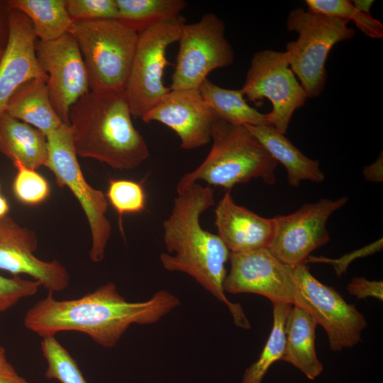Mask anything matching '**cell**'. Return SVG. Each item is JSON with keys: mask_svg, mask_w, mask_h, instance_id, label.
I'll return each mask as SVG.
<instances>
[{"mask_svg": "<svg viewBox=\"0 0 383 383\" xmlns=\"http://www.w3.org/2000/svg\"><path fill=\"white\" fill-rule=\"evenodd\" d=\"M382 249V238H380L378 240L360 249L348 253L339 259L333 260L323 257H314L310 255L307 258L306 264L308 262L330 263L333 266L337 276L340 277L343 273L345 272L348 266L354 260L374 254Z\"/></svg>", "mask_w": 383, "mask_h": 383, "instance_id": "d6a6232c", "label": "cell"}, {"mask_svg": "<svg viewBox=\"0 0 383 383\" xmlns=\"http://www.w3.org/2000/svg\"><path fill=\"white\" fill-rule=\"evenodd\" d=\"M38 247L34 231L8 215L0 217V270L13 275L27 274L48 292L65 290L70 282L66 267L57 260L45 261L37 257Z\"/></svg>", "mask_w": 383, "mask_h": 383, "instance_id": "9a60e30c", "label": "cell"}, {"mask_svg": "<svg viewBox=\"0 0 383 383\" xmlns=\"http://www.w3.org/2000/svg\"><path fill=\"white\" fill-rule=\"evenodd\" d=\"M230 271L225 277V292L264 296L272 303L293 305L295 283L293 267L277 259L268 248L230 252Z\"/></svg>", "mask_w": 383, "mask_h": 383, "instance_id": "5bb4252c", "label": "cell"}, {"mask_svg": "<svg viewBox=\"0 0 383 383\" xmlns=\"http://www.w3.org/2000/svg\"><path fill=\"white\" fill-rule=\"evenodd\" d=\"M0 152L32 170L48 167L46 135L6 112L0 115Z\"/></svg>", "mask_w": 383, "mask_h": 383, "instance_id": "ffe728a7", "label": "cell"}, {"mask_svg": "<svg viewBox=\"0 0 383 383\" xmlns=\"http://www.w3.org/2000/svg\"><path fill=\"white\" fill-rule=\"evenodd\" d=\"M9 211V205L5 197L0 195V217L6 216Z\"/></svg>", "mask_w": 383, "mask_h": 383, "instance_id": "f35d334b", "label": "cell"}, {"mask_svg": "<svg viewBox=\"0 0 383 383\" xmlns=\"http://www.w3.org/2000/svg\"><path fill=\"white\" fill-rule=\"evenodd\" d=\"M315 318L303 309L294 306L285 326V348L282 360L292 364L309 379L318 377L323 370L316 348Z\"/></svg>", "mask_w": 383, "mask_h": 383, "instance_id": "d6986e66", "label": "cell"}, {"mask_svg": "<svg viewBox=\"0 0 383 383\" xmlns=\"http://www.w3.org/2000/svg\"><path fill=\"white\" fill-rule=\"evenodd\" d=\"M40 287V283L34 279L18 275L11 278L0 275V313L13 307L22 299L35 295Z\"/></svg>", "mask_w": 383, "mask_h": 383, "instance_id": "1f68e13d", "label": "cell"}, {"mask_svg": "<svg viewBox=\"0 0 383 383\" xmlns=\"http://www.w3.org/2000/svg\"><path fill=\"white\" fill-rule=\"evenodd\" d=\"M245 126L257 139L269 154L287 170L288 183L298 187L301 181L322 182L325 176L318 160L304 155L284 135L271 125Z\"/></svg>", "mask_w": 383, "mask_h": 383, "instance_id": "44dd1931", "label": "cell"}, {"mask_svg": "<svg viewBox=\"0 0 383 383\" xmlns=\"http://www.w3.org/2000/svg\"><path fill=\"white\" fill-rule=\"evenodd\" d=\"M348 20L294 9L289 13L287 27L299 34L296 40L286 45L290 69L301 81L308 98L316 97L323 91L326 82L325 67L329 52L338 42L350 39L355 34Z\"/></svg>", "mask_w": 383, "mask_h": 383, "instance_id": "8992f818", "label": "cell"}, {"mask_svg": "<svg viewBox=\"0 0 383 383\" xmlns=\"http://www.w3.org/2000/svg\"><path fill=\"white\" fill-rule=\"evenodd\" d=\"M0 383H30L21 377L7 360L5 353L0 354Z\"/></svg>", "mask_w": 383, "mask_h": 383, "instance_id": "e575fe53", "label": "cell"}, {"mask_svg": "<svg viewBox=\"0 0 383 383\" xmlns=\"http://www.w3.org/2000/svg\"><path fill=\"white\" fill-rule=\"evenodd\" d=\"M308 10L348 21L352 20L367 36L382 38L383 25L370 13L356 9L352 2L347 0H306Z\"/></svg>", "mask_w": 383, "mask_h": 383, "instance_id": "83f0119b", "label": "cell"}, {"mask_svg": "<svg viewBox=\"0 0 383 383\" xmlns=\"http://www.w3.org/2000/svg\"><path fill=\"white\" fill-rule=\"evenodd\" d=\"M108 202L119 215L139 213L145 209L146 194L140 183L125 179H111L105 194Z\"/></svg>", "mask_w": 383, "mask_h": 383, "instance_id": "f1b7e54d", "label": "cell"}, {"mask_svg": "<svg viewBox=\"0 0 383 383\" xmlns=\"http://www.w3.org/2000/svg\"><path fill=\"white\" fill-rule=\"evenodd\" d=\"M171 90L199 89L210 72L231 65L233 50L225 37V24L216 14L204 13L182 26Z\"/></svg>", "mask_w": 383, "mask_h": 383, "instance_id": "9c48e42d", "label": "cell"}, {"mask_svg": "<svg viewBox=\"0 0 383 383\" xmlns=\"http://www.w3.org/2000/svg\"><path fill=\"white\" fill-rule=\"evenodd\" d=\"M177 193L171 213L163 222L168 253L160 255L162 267L192 277L227 306L236 326L249 329L250 323L241 305L230 301L223 289L230 251L218 235L204 230L200 223L201 215L215 204L213 189L194 183Z\"/></svg>", "mask_w": 383, "mask_h": 383, "instance_id": "7a4b0ae2", "label": "cell"}, {"mask_svg": "<svg viewBox=\"0 0 383 383\" xmlns=\"http://www.w3.org/2000/svg\"><path fill=\"white\" fill-rule=\"evenodd\" d=\"M48 167L54 174L58 187H67L79 201L87 217L91 236L89 257L94 262H101L112 226L106 213V194L91 187L86 180L75 152L70 126L60 125L46 135Z\"/></svg>", "mask_w": 383, "mask_h": 383, "instance_id": "52a82bcc", "label": "cell"}, {"mask_svg": "<svg viewBox=\"0 0 383 383\" xmlns=\"http://www.w3.org/2000/svg\"><path fill=\"white\" fill-rule=\"evenodd\" d=\"M211 140L205 160L181 177L177 190L198 181L228 190L253 178H260L269 185L275 184L277 162L245 126L219 118L213 126Z\"/></svg>", "mask_w": 383, "mask_h": 383, "instance_id": "277c9868", "label": "cell"}, {"mask_svg": "<svg viewBox=\"0 0 383 383\" xmlns=\"http://www.w3.org/2000/svg\"><path fill=\"white\" fill-rule=\"evenodd\" d=\"M272 304L273 325L269 338L259 358L245 370L242 383H262L270 367L284 355L286 321L293 305L284 302Z\"/></svg>", "mask_w": 383, "mask_h": 383, "instance_id": "484cf974", "label": "cell"}, {"mask_svg": "<svg viewBox=\"0 0 383 383\" xmlns=\"http://www.w3.org/2000/svg\"><path fill=\"white\" fill-rule=\"evenodd\" d=\"M40 349L47 362L48 379L60 383H87L75 360L55 336L43 338Z\"/></svg>", "mask_w": 383, "mask_h": 383, "instance_id": "4316f807", "label": "cell"}, {"mask_svg": "<svg viewBox=\"0 0 383 383\" xmlns=\"http://www.w3.org/2000/svg\"><path fill=\"white\" fill-rule=\"evenodd\" d=\"M10 9L25 14L30 20L34 33L41 41L55 40L68 33L73 21L65 0H9Z\"/></svg>", "mask_w": 383, "mask_h": 383, "instance_id": "cb8c5ba5", "label": "cell"}, {"mask_svg": "<svg viewBox=\"0 0 383 383\" xmlns=\"http://www.w3.org/2000/svg\"><path fill=\"white\" fill-rule=\"evenodd\" d=\"M218 235L230 252L268 248L274 231V218L262 217L237 205L227 190L215 209Z\"/></svg>", "mask_w": 383, "mask_h": 383, "instance_id": "ac0fdd59", "label": "cell"}, {"mask_svg": "<svg viewBox=\"0 0 383 383\" xmlns=\"http://www.w3.org/2000/svg\"><path fill=\"white\" fill-rule=\"evenodd\" d=\"M35 55L46 73L50 102L63 124L70 126L72 106L90 91L87 68L78 44L70 33L52 41L37 40Z\"/></svg>", "mask_w": 383, "mask_h": 383, "instance_id": "4fadbf2b", "label": "cell"}, {"mask_svg": "<svg viewBox=\"0 0 383 383\" xmlns=\"http://www.w3.org/2000/svg\"><path fill=\"white\" fill-rule=\"evenodd\" d=\"M118 18L123 24L139 33L162 22L182 18L187 6L184 0H116Z\"/></svg>", "mask_w": 383, "mask_h": 383, "instance_id": "d4e9b609", "label": "cell"}, {"mask_svg": "<svg viewBox=\"0 0 383 383\" xmlns=\"http://www.w3.org/2000/svg\"><path fill=\"white\" fill-rule=\"evenodd\" d=\"M131 116L124 91H90L82 96L69 112L77 156L120 170L138 167L150 151Z\"/></svg>", "mask_w": 383, "mask_h": 383, "instance_id": "3957f363", "label": "cell"}, {"mask_svg": "<svg viewBox=\"0 0 383 383\" xmlns=\"http://www.w3.org/2000/svg\"><path fill=\"white\" fill-rule=\"evenodd\" d=\"M363 175L366 180L370 182H380L383 179V157L382 152L372 164L365 167Z\"/></svg>", "mask_w": 383, "mask_h": 383, "instance_id": "d590c367", "label": "cell"}, {"mask_svg": "<svg viewBox=\"0 0 383 383\" xmlns=\"http://www.w3.org/2000/svg\"><path fill=\"white\" fill-rule=\"evenodd\" d=\"M5 353V349L0 345V354H4Z\"/></svg>", "mask_w": 383, "mask_h": 383, "instance_id": "ab89813d", "label": "cell"}, {"mask_svg": "<svg viewBox=\"0 0 383 383\" xmlns=\"http://www.w3.org/2000/svg\"><path fill=\"white\" fill-rule=\"evenodd\" d=\"M46 82L35 78L23 84L9 101L5 111L45 135L62 124L49 99Z\"/></svg>", "mask_w": 383, "mask_h": 383, "instance_id": "7402d4cb", "label": "cell"}, {"mask_svg": "<svg viewBox=\"0 0 383 383\" xmlns=\"http://www.w3.org/2000/svg\"><path fill=\"white\" fill-rule=\"evenodd\" d=\"M7 1H0V49H4L9 38V15Z\"/></svg>", "mask_w": 383, "mask_h": 383, "instance_id": "8d00e7d4", "label": "cell"}, {"mask_svg": "<svg viewBox=\"0 0 383 383\" xmlns=\"http://www.w3.org/2000/svg\"><path fill=\"white\" fill-rule=\"evenodd\" d=\"M348 199L347 196L335 200L321 199L304 204L292 213L274 217V231L268 248L270 252L292 267L306 264L312 251L330 241L327 221Z\"/></svg>", "mask_w": 383, "mask_h": 383, "instance_id": "7c38bea8", "label": "cell"}, {"mask_svg": "<svg viewBox=\"0 0 383 383\" xmlns=\"http://www.w3.org/2000/svg\"><path fill=\"white\" fill-rule=\"evenodd\" d=\"M4 49H0V60H1V57H2L3 52H4Z\"/></svg>", "mask_w": 383, "mask_h": 383, "instance_id": "60d3db41", "label": "cell"}, {"mask_svg": "<svg viewBox=\"0 0 383 383\" xmlns=\"http://www.w3.org/2000/svg\"><path fill=\"white\" fill-rule=\"evenodd\" d=\"M354 7L358 11L365 13H370V10L372 4L374 3V1L372 0H355L351 1Z\"/></svg>", "mask_w": 383, "mask_h": 383, "instance_id": "74e56055", "label": "cell"}, {"mask_svg": "<svg viewBox=\"0 0 383 383\" xmlns=\"http://www.w3.org/2000/svg\"><path fill=\"white\" fill-rule=\"evenodd\" d=\"M253 102L265 98L272 103L266 113L270 125L284 135L294 112L303 106L308 96L292 70L286 52L264 50L256 52L241 88Z\"/></svg>", "mask_w": 383, "mask_h": 383, "instance_id": "8fae6325", "label": "cell"}, {"mask_svg": "<svg viewBox=\"0 0 383 383\" xmlns=\"http://www.w3.org/2000/svg\"><path fill=\"white\" fill-rule=\"evenodd\" d=\"M13 165L17 172L12 189L18 201L26 205H38L44 202L50 193L46 179L36 170L28 168L19 162H14Z\"/></svg>", "mask_w": 383, "mask_h": 383, "instance_id": "f546056e", "label": "cell"}, {"mask_svg": "<svg viewBox=\"0 0 383 383\" xmlns=\"http://www.w3.org/2000/svg\"><path fill=\"white\" fill-rule=\"evenodd\" d=\"M179 304V299L166 290L146 301H128L114 283L108 282L74 299L57 300L48 292L27 311L23 324L42 338L77 331L111 348L131 325L156 323Z\"/></svg>", "mask_w": 383, "mask_h": 383, "instance_id": "6da1fadb", "label": "cell"}, {"mask_svg": "<svg viewBox=\"0 0 383 383\" xmlns=\"http://www.w3.org/2000/svg\"><path fill=\"white\" fill-rule=\"evenodd\" d=\"M73 21L118 18L116 0H65Z\"/></svg>", "mask_w": 383, "mask_h": 383, "instance_id": "4dcf8cb0", "label": "cell"}, {"mask_svg": "<svg viewBox=\"0 0 383 383\" xmlns=\"http://www.w3.org/2000/svg\"><path fill=\"white\" fill-rule=\"evenodd\" d=\"M218 119L199 89H170L142 121L165 125L178 135L182 148L193 150L211 140L212 131Z\"/></svg>", "mask_w": 383, "mask_h": 383, "instance_id": "2e32d148", "label": "cell"}, {"mask_svg": "<svg viewBox=\"0 0 383 383\" xmlns=\"http://www.w3.org/2000/svg\"><path fill=\"white\" fill-rule=\"evenodd\" d=\"M37 37L28 18L10 9L9 38L0 60V115L15 91L27 81L48 79L35 55Z\"/></svg>", "mask_w": 383, "mask_h": 383, "instance_id": "e0dca14e", "label": "cell"}, {"mask_svg": "<svg viewBox=\"0 0 383 383\" xmlns=\"http://www.w3.org/2000/svg\"><path fill=\"white\" fill-rule=\"evenodd\" d=\"M199 90L205 102L222 121L238 126L270 125L265 114L247 103L241 89L223 88L207 78Z\"/></svg>", "mask_w": 383, "mask_h": 383, "instance_id": "603a6c76", "label": "cell"}, {"mask_svg": "<svg viewBox=\"0 0 383 383\" xmlns=\"http://www.w3.org/2000/svg\"><path fill=\"white\" fill-rule=\"evenodd\" d=\"M293 275L296 287L293 306L307 311L323 327L331 350L340 351L357 344L367 321L355 305L316 279L306 264L294 267Z\"/></svg>", "mask_w": 383, "mask_h": 383, "instance_id": "30bf717a", "label": "cell"}, {"mask_svg": "<svg viewBox=\"0 0 383 383\" xmlns=\"http://www.w3.org/2000/svg\"><path fill=\"white\" fill-rule=\"evenodd\" d=\"M182 18L155 24L138 33L124 93L133 116L142 119L170 91L164 84L166 55L177 42Z\"/></svg>", "mask_w": 383, "mask_h": 383, "instance_id": "ba28073f", "label": "cell"}, {"mask_svg": "<svg viewBox=\"0 0 383 383\" xmlns=\"http://www.w3.org/2000/svg\"><path fill=\"white\" fill-rule=\"evenodd\" d=\"M68 33L79 48L91 91H124L138 33L113 18L74 21Z\"/></svg>", "mask_w": 383, "mask_h": 383, "instance_id": "5b68a950", "label": "cell"}, {"mask_svg": "<svg viewBox=\"0 0 383 383\" xmlns=\"http://www.w3.org/2000/svg\"><path fill=\"white\" fill-rule=\"evenodd\" d=\"M347 290L358 299L367 297H374L380 301L383 299L382 281H371L364 277H356L348 284Z\"/></svg>", "mask_w": 383, "mask_h": 383, "instance_id": "836d02e7", "label": "cell"}]
</instances>
